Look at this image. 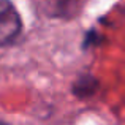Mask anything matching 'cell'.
<instances>
[{
	"label": "cell",
	"mask_w": 125,
	"mask_h": 125,
	"mask_svg": "<svg viewBox=\"0 0 125 125\" xmlns=\"http://www.w3.org/2000/svg\"><path fill=\"white\" fill-rule=\"evenodd\" d=\"M22 30V21L18 10L10 2L0 0V48L11 44Z\"/></svg>",
	"instance_id": "cell-1"
},
{
	"label": "cell",
	"mask_w": 125,
	"mask_h": 125,
	"mask_svg": "<svg viewBox=\"0 0 125 125\" xmlns=\"http://www.w3.org/2000/svg\"><path fill=\"white\" fill-rule=\"evenodd\" d=\"M0 125H8L6 122H2V120H0Z\"/></svg>",
	"instance_id": "cell-2"
}]
</instances>
